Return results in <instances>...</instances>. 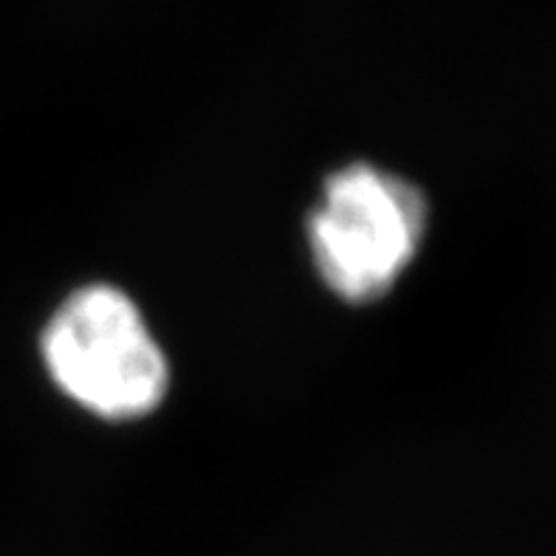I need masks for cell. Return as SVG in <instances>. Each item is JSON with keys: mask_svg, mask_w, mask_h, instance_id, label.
Returning a JSON list of instances; mask_svg holds the SVG:
<instances>
[{"mask_svg": "<svg viewBox=\"0 0 556 556\" xmlns=\"http://www.w3.org/2000/svg\"><path fill=\"white\" fill-rule=\"evenodd\" d=\"M54 384L108 421H134L162 404L169 374L162 348L130 296L111 286L74 291L42 331Z\"/></svg>", "mask_w": 556, "mask_h": 556, "instance_id": "obj_1", "label": "cell"}, {"mask_svg": "<svg viewBox=\"0 0 556 556\" xmlns=\"http://www.w3.org/2000/svg\"><path fill=\"white\" fill-rule=\"evenodd\" d=\"M427 215V198L404 178L362 162L337 169L308 218L325 286L353 305L388 294L421 247Z\"/></svg>", "mask_w": 556, "mask_h": 556, "instance_id": "obj_2", "label": "cell"}]
</instances>
